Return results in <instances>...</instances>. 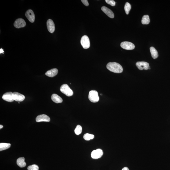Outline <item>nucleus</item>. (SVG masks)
I'll use <instances>...</instances> for the list:
<instances>
[{"label": "nucleus", "mask_w": 170, "mask_h": 170, "mask_svg": "<svg viewBox=\"0 0 170 170\" xmlns=\"http://www.w3.org/2000/svg\"><path fill=\"white\" fill-rule=\"evenodd\" d=\"M106 68L110 71L116 73H121L123 70L122 66L116 62L108 63L106 65Z\"/></svg>", "instance_id": "f257e3e1"}, {"label": "nucleus", "mask_w": 170, "mask_h": 170, "mask_svg": "<svg viewBox=\"0 0 170 170\" xmlns=\"http://www.w3.org/2000/svg\"><path fill=\"white\" fill-rule=\"evenodd\" d=\"M61 92L67 96H72L74 92L67 84H63L61 87Z\"/></svg>", "instance_id": "f03ea898"}, {"label": "nucleus", "mask_w": 170, "mask_h": 170, "mask_svg": "<svg viewBox=\"0 0 170 170\" xmlns=\"http://www.w3.org/2000/svg\"><path fill=\"white\" fill-rule=\"evenodd\" d=\"M88 98L89 101L92 103H97L99 100V97L97 91L95 90L90 91Z\"/></svg>", "instance_id": "7ed1b4c3"}, {"label": "nucleus", "mask_w": 170, "mask_h": 170, "mask_svg": "<svg viewBox=\"0 0 170 170\" xmlns=\"http://www.w3.org/2000/svg\"><path fill=\"white\" fill-rule=\"evenodd\" d=\"M81 43L82 46L84 49H88L90 46L89 38L86 35H84L82 37Z\"/></svg>", "instance_id": "20e7f679"}, {"label": "nucleus", "mask_w": 170, "mask_h": 170, "mask_svg": "<svg viewBox=\"0 0 170 170\" xmlns=\"http://www.w3.org/2000/svg\"><path fill=\"white\" fill-rule=\"evenodd\" d=\"M103 151L100 149L94 150L91 153V157L92 158L97 159L101 158L103 155Z\"/></svg>", "instance_id": "39448f33"}, {"label": "nucleus", "mask_w": 170, "mask_h": 170, "mask_svg": "<svg viewBox=\"0 0 170 170\" xmlns=\"http://www.w3.org/2000/svg\"><path fill=\"white\" fill-rule=\"evenodd\" d=\"M121 46L123 49L126 50H132L135 48V45L127 41L122 42Z\"/></svg>", "instance_id": "423d86ee"}, {"label": "nucleus", "mask_w": 170, "mask_h": 170, "mask_svg": "<svg viewBox=\"0 0 170 170\" xmlns=\"http://www.w3.org/2000/svg\"><path fill=\"white\" fill-rule=\"evenodd\" d=\"M4 100L9 102H12L14 101L13 98V93L9 92L4 94L2 97Z\"/></svg>", "instance_id": "0eeeda50"}, {"label": "nucleus", "mask_w": 170, "mask_h": 170, "mask_svg": "<svg viewBox=\"0 0 170 170\" xmlns=\"http://www.w3.org/2000/svg\"><path fill=\"white\" fill-rule=\"evenodd\" d=\"M136 65L139 70L143 69L147 70L148 69L149 64L148 63L145 62H137Z\"/></svg>", "instance_id": "6e6552de"}, {"label": "nucleus", "mask_w": 170, "mask_h": 170, "mask_svg": "<svg viewBox=\"0 0 170 170\" xmlns=\"http://www.w3.org/2000/svg\"><path fill=\"white\" fill-rule=\"evenodd\" d=\"M14 25L16 28H20L25 27L26 25V23L23 19L19 18L15 21Z\"/></svg>", "instance_id": "1a4fd4ad"}, {"label": "nucleus", "mask_w": 170, "mask_h": 170, "mask_svg": "<svg viewBox=\"0 0 170 170\" xmlns=\"http://www.w3.org/2000/svg\"><path fill=\"white\" fill-rule=\"evenodd\" d=\"M25 16L29 21L32 23H34L35 21V15L34 12L31 9H28L26 12Z\"/></svg>", "instance_id": "9d476101"}, {"label": "nucleus", "mask_w": 170, "mask_h": 170, "mask_svg": "<svg viewBox=\"0 0 170 170\" xmlns=\"http://www.w3.org/2000/svg\"><path fill=\"white\" fill-rule=\"evenodd\" d=\"M36 121L37 122H49L50 121V118L46 115H40L36 117Z\"/></svg>", "instance_id": "9b49d317"}, {"label": "nucleus", "mask_w": 170, "mask_h": 170, "mask_svg": "<svg viewBox=\"0 0 170 170\" xmlns=\"http://www.w3.org/2000/svg\"><path fill=\"white\" fill-rule=\"evenodd\" d=\"M47 26L49 32L53 33L55 30V25L53 20L49 19L47 22Z\"/></svg>", "instance_id": "f8f14e48"}, {"label": "nucleus", "mask_w": 170, "mask_h": 170, "mask_svg": "<svg viewBox=\"0 0 170 170\" xmlns=\"http://www.w3.org/2000/svg\"><path fill=\"white\" fill-rule=\"evenodd\" d=\"M13 98L14 100L16 102H22L25 99V96L24 95L17 92L13 93Z\"/></svg>", "instance_id": "ddd939ff"}, {"label": "nucleus", "mask_w": 170, "mask_h": 170, "mask_svg": "<svg viewBox=\"0 0 170 170\" xmlns=\"http://www.w3.org/2000/svg\"><path fill=\"white\" fill-rule=\"evenodd\" d=\"M102 10L106 15H107L109 17L112 18L114 17V15L113 12L110 9L105 6L102 7L101 8Z\"/></svg>", "instance_id": "4468645a"}, {"label": "nucleus", "mask_w": 170, "mask_h": 170, "mask_svg": "<svg viewBox=\"0 0 170 170\" xmlns=\"http://www.w3.org/2000/svg\"><path fill=\"white\" fill-rule=\"evenodd\" d=\"M58 73V70L57 69L55 68L48 70L45 73V75L48 77H53L57 75Z\"/></svg>", "instance_id": "2eb2a0df"}, {"label": "nucleus", "mask_w": 170, "mask_h": 170, "mask_svg": "<svg viewBox=\"0 0 170 170\" xmlns=\"http://www.w3.org/2000/svg\"><path fill=\"white\" fill-rule=\"evenodd\" d=\"M51 99L53 102L56 103H61L63 102L62 98L56 94H53L51 97Z\"/></svg>", "instance_id": "dca6fc26"}, {"label": "nucleus", "mask_w": 170, "mask_h": 170, "mask_svg": "<svg viewBox=\"0 0 170 170\" xmlns=\"http://www.w3.org/2000/svg\"><path fill=\"white\" fill-rule=\"evenodd\" d=\"M17 165L21 168H23L26 166V164L25 162L24 157H21L18 159L16 161Z\"/></svg>", "instance_id": "f3484780"}, {"label": "nucleus", "mask_w": 170, "mask_h": 170, "mask_svg": "<svg viewBox=\"0 0 170 170\" xmlns=\"http://www.w3.org/2000/svg\"><path fill=\"white\" fill-rule=\"evenodd\" d=\"M150 51L151 56L154 59L157 58L158 56V52L154 47H151L150 48Z\"/></svg>", "instance_id": "a211bd4d"}, {"label": "nucleus", "mask_w": 170, "mask_h": 170, "mask_svg": "<svg viewBox=\"0 0 170 170\" xmlns=\"http://www.w3.org/2000/svg\"><path fill=\"white\" fill-rule=\"evenodd\" d=\"M11 144L9 143H0V151L6 150L11 147Z\"/></svg>", "instance_id": "6ab92c4d"}, {"label": "nucleus", "mask_w": 170, "mask_h": 170, "mask_svg": "<svg viewBox=\"0 0 170 170\" xmlns=\"http://www.w3.org/2000/svg\"><path fill=\"white\" fill-rule=\"evenodd\" d=\"M150 20L148 15H145L143 16L142 23L143 24H148L150 23Z\"/></svg>", "instance_id": "aec40b11"}, {"label": "nucleus", "mask_w": 170, "mask_h": 170, "mask_svg": "<svg viewBox=\"0 0 170 170\" xmlns=\"http://www.w3.org/2000/svg\"><path fill=\"white\" fill-rule=\"evenodd\" d=\"M84 139L86 141H89L94 139V135L89 133H86L83 136Z\"/></svg>", "instance_id": "412c9836"}, {"label": "nucleus", "mask_w": 170, "mask_h": 170, "mask_svg": "<svg viewBox=\"0 0 170 170\" xmlns=\"http://www.w3.org/2000/svg\"><path fill=\"white\" fill-rule=\"evenodd\" d=\"M131 9V4L128 3V2H126L125 3V6H124V10H125V13L127 15L128 14Z\"/></svg>", "instance_id": "4be33fe9"}, {"label": "nucleus", "mask_w": 170, "mask_h": 170, "mask_svg": "<svg viewBox=\"0 0 170 170\" xmlns=\"http://www.w3.org/2000/svg\"><path fill=\"white\" fill-rule=\"evenodd\" d=\"M82 128L81 126L78 125L77 126L75 129L74 132L76 135H78L81 134L82 132Z\"/></svg>", "instance_id": "5701e85b"}, {"label": "nucleus", "mask_w": 170, "mask_h": 170, "mask_svg": "<svg viewBox=\"0 0 170 170\" xmlns=\"http://www.w3.org/2000/svg\"><path fill=\"white\" fill-rule=\"evenodd\" d=\"M28 170H38L39 167L38 165L36 164H33L32 165L29 166L27 167Z\"/></svg>", "instance_id": "b1692460"}, {"label": "nucleus", "mask_w": 170, "mask_h": 170, "mask_svg": "<svg viewBox=\"0 0 170 170\" xmlns=\"http://www.w3.org/2000/svg\"><path fill=\"white\" fill-rule=\"evenodd\" d=\"M105 1L106 3L111 5L112 6H115L116 5L115 1L113 0H106Z\"/></svg>", "instance_id": "393cba45"}, {"label": "nucleus", "mask_w": 170, "mask_h": 170, "mask_svg": "<svg viewBox=\"0 0 170 170\" xmlns=\"http://www.w3.org/2000/svg\"><path fill=\"white\" fill-rule=\"evenodd\" d=\"M81 1L82 2V3L85 5L86 6H89V3L88 2V1H87V0H81Z\"/></svg>", "instance_id": "a878e982"}, {"label": "nucleus", "mask_w": 170, "mask_h": 170, "mask_svg": "<svg viewBox=\"0 0 170 170\" xmlns=\"http://www.w3.org/2000/svg\"><path fill=\"white\" fill-rule=\"evenodd\" d=\"M122 170H129V169H128V167H125L123 168Z\"/></svg>", "instance_id": "bb28decb"}, {"label": "nucleus", "mask_w": 170, "mask_h": 170, "mask_svg": "<svg viewBox=\"0 0 170 170\" xmlns=\"http://www.w3.org/2000/svg\"><path fill=\"white\" fill-rule=\"evenodd\" d=\"M4 52V51H3V49H0V53H3Z\"/></svg>", "instance_id": "cd10ccee"}, {"label": "nucleus", "mask_w": 170, "mask_h": 170, "mask_svg": "<svg viewBox=\"0 0 170 170\" xmlns=\"http://www.w3.org/2000/svg\"><path fill=\"white\" fill-rule=\"evenodd\" d=\"M3 126L2 125H0V129H1V128H3Z\"/></svg>", "instance_id": "c85d7f7f"}, {"label": "nucleus", "mask_w": 170, "mask_h": 170, "mask_svg": "<svg viewBox=\"0 0 170 170\" xmlns=\"http://www.w3.org/2000/svg\"><path fill=\"white\" fill-rule=\"evenodd\" d=\"M101 96H102V94H101Z\"/></svg>", "instance_id": "c756f323"}]
</instances>
